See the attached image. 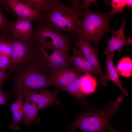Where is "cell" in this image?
Instances as JSON below:
<instances>
[{
	"label": "cell",
	"mask_w": 132,
	"mask_h": 132,
	"mask_svg": "<svg viewBox=\"0 0 132 132\" xmlns=\"http://www.w3.org/2000/svg\"><path fill=\"white\" fill-rule=\"evenodd\" d=\"M123 98L122 95H119L103 109L91 108L85 111L67 127L78 128L81 132H107L111 118L121 107Z\"/></svg>",
	"instance_id": "cell-1"
},
{
	"label": "cell",
	"mask_w": 132,
	"mask_h": 132,
	"mask_svg": "<svg viewBox=\"0 0 132 132\" xmlns=\"http://www.w3.org/2000/svg\"><path fill=\"white\" fill-rule=\"evenodd\" d=\"M71 1L72 5L69 7L56 0L48 11L41 14L42 20L51 23L72 38L75 36L80 17L85 10L80 0Z\"/></svg>",
	"instance_id": "cell-2"
},
{
	"label": "cell",
	"mask_w": 132,
	"mask_h": 132,
	"mask_svg": "<svg viewBox=\"0 0 132 132\" xmlns=\"http://www.w3.org/2000/svg\"><path fill=\"white\" fill-rule=\"evenodd\" d=\"M46 72L35 59L16 72L11 93L18 95L26 90H47L50 86Z\"/></svg>",
	"instance_id": "cell-3"
},
{
	"label": "cell",
	"mask_w": 132,
	"mask_h": 132,
	"mask_svg": "<svg viewBox=\"0 0 132 132\" xmlns=\"http://www.w3.org/2000/svg\"><path fill=\"white\" fill-rule=\"evenodd\" d=\"M80 19L75 36L78 39L92 42L96 44L106 32L112 30L108 14L85 10Z\"/></svg>",
	"instance_id": "cell-4"
},
{
	"label": "cell",
	"mask_w": 132,
	"mask_h": 132,
	"mask_svg": "<svg viewBox=\"0 0 132 132\" xmlns=\"http://www.w3.org/2000/svg\"><path fill=\"white\" fill-rule=\"evenodd\" d=\"M72 38L52 24L42 20L36 22L31 40L68 51L72 48Z\"/></svg>",
	"instance_id": "cell-5"
},
{
	"label": "cell",
	"mask_w": 132,
	"mask_h": 132,
	"mask_svg": "<svg viewBox=\"0 0 132 132\" xmlns=\"http://www.w3.org/2000/svg\"><path fill=\"white\" fill-rule=\"evenodd\" d=\"M36 59L46 71L66 66H72L68 51L44 44L34 42Z\"/></svg>",
	"instance_id": "cell-6"
},
{
	"label": "cell",
	"mask_w": 132,
	"mask_h": 132,
	"mask_svg": "<svg viewBox=\"0 0 132 132\" xmlns=\"http://www.w3.org/2000/svg\"><path fill=\"white\" fill-rule=\"evenodd\" d=\"M11 40V49L7 70L16 72L35 59V49L33 42L31 40L27 41Z\"/></svg>",
	"instance_id": "cell-7"
},
{
	"label": "cell",
	"mask_w": 132,
	"mask_h": 132,
	"mask_svg": "<svg viewBox=\"0 0 132 132\" xmlns=\"http://www.w3.org/2000/svg\"><path fill=\"white\" fill-rule=\"evenodd\" d=\"M61 91L57 88L52 91L38 90H26L20 93L25 100L34 104L39 110H42L52 105H60V101L57 96Z\"/></svg>",
	"instance_id": "cell-8"
},
{
	"label": "cell",
	"mask_w": 132,
	"mask_h": 132,
	"mask_svg": "<svg viewBox=\"0 0 132 132\" xmlns=\"http://www.w3.org/2000/svg\"><path fill=\"white\" fill-rule=\"evenodd\" d=\"M49 72L50 86L59 88L67 86L75 79L81 77L83 74L72 66L53 68L50 70Z\"/></svg>",
	"instance_id": "cell-9"
},
{
	"label": "cell",
	"mask_w": 132,
	"mask_h": 132,
	"mask_svg": "<svg viewBox=\"0 0 132 132\" xmlns=\"http://www.w3.org/2000/svg\"><path fill=\"white\" fill-rule=\"evenodd\" d=\"M74 43L79 48L85 58L96 70L99 76L102 85L106 86L109 80L107 75L103 72L101 68L98 58V49L92 46L89 41L78 39Z\"/></svg>",
	"instance_id": "cell-10"
},
{
	"label": "cell",
	"mask_w": 132,
	"mask_h": 132,
	"mask_svg": "<svg viewBox=\"0 0 132 132\" xmlns=\"http://www.w3.org/2000/svg\"><path fill=\"white\" fill-rule=\"evenodd\" d=\"M0 3L9 6L17 19L27 20L35 22L42 20L41 13L33 10L21 0H0Z\"/></svg>",
	"instance_id": "cell-11"
},
{
	"label": "cell",
	"mask_w": 132,
	"mask_h": 132,
	"mask_svg": "<svg viewBox=\"0 0 132 132\" xmlns=\"http://www.w3.org/2000/svg\"><path fill=\"white\" fill-rule=\"evenodd\" d=\"M32 22L22 19L11 21L10 35L8 38L22 41L30 40L34 30Z\"/></svg>",
	"instance_id": "cell-12"
},
{
	"label": "cell",
	"mask_w": 132,
	"mask_h": 132,
	"mask_svg": "<svg viewBox=\"0 0 132 132\" xmlns=\"http://www.w3.org/2000/svg\"><path fill=\"white\" fill-rule=\"evenodd\" d=\"M126 21L122 20L121 27L116 31L111 32L112 37L107 41L108 45L104 54L108 55L114 54L115 51L121 52V48L124 46L131 45L132 43L131 38L125 36L124 27Z\"/></svg>",
	"instance_id": "cell-13"
},
{
	"label": "cell",
	"mask_w": 132,
	"mask_h": 132,
	"mask_svg": "<svg viewBox=\"0 0 132 132\" xmlns=\"http://www.w3.org/2000/svg\"><path fill=\"white\" fill-rule=\"evenodd\" d=\"M78 48L75 45L71 50L73 55L70 57V61L72 65L82 74H98L96 70Z\"/></svg>",
	"instance_id": "cell-14"
},
{
	"label": "cell",
	"mask_w": 132,
	"mask_h": 132,
	"mask_svg": "<svg viewBox=\"0 0 132 132\" xmlns=\"http://www.w3.org/2000/svg\"><path fill=\"white\" fill-rule=\"evenodd\" d=\"M23 98L21 93L18 95V97L10 106L12 113L13 122L9 125L10 129L14 131L20 129L19 124L23 116Z\"/></svg>",
	"instance_id": "cell-15"
},
{
	"label": "cell",
	"mask_w": 132,
	"mask_h": 132,
	"mask_svg": "<svg viewBox=\"0 0 132 132\" xmlns=\"http://www.w3.org/2000/svg\"><path fill=\"white\" fill-rule=\"evenodd\" d=\"M39 110L33 104L25 100L23 105V116L21 122L27 128L33 123L38 124L40 119L37 117Z\"/></svg>",
	"instance_id": "cell-16"
},
{
	"label": "cell",
	"mask_w": 132,
	"mask_h": 132,
	"mask_svg": "<svg viewBox=\"0 0 132 132\" xmlns=\"http://www.w3.org/2000/svg\"><path fill=\"white\" fill-rule=\"evenodd\" d=\"M114 54L109 55L107 56L106 64L107 71V75L109 81H111L120 88L124 96L128 95V91L124 88L121 85L116 68L113 65V59Z\"/></svg>",
	"instance_id": "cell-17"
},
{
	"label": "cell",
	"mask_w": 132,
	"mask_h": 132,
	"mask_svg": "<svg viewBox=\"0 0 132 132\" xmlns=\"http://www.w3.org/2000/svg\"><path fill=\"white\" fill-rule=\"evenodd\" d=\"M80 77L75 78L67 86L59 88L61 91L68 92L75 99L86 105L87 104L86 96L82 92L80 89Z\"/></svg>",
	"instance_id": "cell-18"
},
{
	"label": "cell",
	"mask_w": 132,
	"mask_h": 132,
	"mask_svg": "<svg viewBox=\"0 0 132 132\" xmlns=\"http://www.w3.org/2000/svg\"><path fill=\"white\" fill-rule=\"evenodd\" d=\"M97 84V81L95 78L90 74H84L80 77V90L86 96L92 93L94 91Z\"/></svg>",
	"instance_id": "cell-19"
},
{
	"label": "cell",
	"mask_w": 132,
	"mask_h": 132,
	"mask_svg": "<svg viewBox=\"0 0 132 132\" xmlns=\"http://www.w3.org/2000/svg\"><path fill=\"white\" fill-rule=\"evenodd\" d=\"M21 0L40 13L48 11L56 1V0Z\"/></svg>",
	"instance_id": "cell-20"
},
{
	"label": "cell",
	"mask_w": 132,
	"mask_h": 132,
	"mask_svg": "<svg viewBox=\"0 0 132 132\" xmlns=\"http://www.w3.org/2000/svg\"><path fill=\"white\" fill-rule=\"evenodd\" d=\"M116 71L121 76L128 77L132 74V60L130 58L125 57L122 59L118 63Z\"/></svg>",
	"instance_id": "cell-21"
},
{
	"label": "cell",
	"mask_w": 132,
	"mask_h": 132,
	"mask_svg": "<svg viewBox=\"0 0 132 132\" xmlns=\"http://www.w3.org/2000/svg\"><path fill=\"white\" fill-rule=\"evenodd\" d=\"M111 4L112 10L108 14L110 16H111L115 14L121 13L126 6H132V0H112Z\"/></svg>",
	"instance_id": "cell-22"
},
{
	"label": "cell",
	"mask_w": 132,
	"mask_h": 132,
	"mask_svg": "<svg viewBox=\"0 0 132 132\" xmlns=\"http://www.w3.org/2000/svg\"><path fill=\"white\" fill-rule=\"evenodd\" d=\"M0 3V33L9 37L10 35L11 22L5 17L1 8Z\"/></svg>",
	"instance_id": "cell-23"
},
{
	"label": "cell",
	"mask_w": 132,
	"mask_h": 132,
	"mask_svg": "<svg viewBox=\"0 0 132 132\" xmlns=\"http://www.w3.org/2000/svg\"><path fill=\"white\" fill-rule=\"evenodd\" d=\"M11 40L7 38L0 44V54L10 58L11 49Z\"/></svg>",
	"instance_id": "cell-24"
},
{
	"label": "cell",
	"mask_w": 132,
	"mask_h": 132,
	"mask_svg": "<svg viewBox=\"0 0 132 132\" xmlns=\"http://www.w3.org/2000/svg\"><path fill=\"white\" fill-rule=\"evenodd\" d=\"M10 63V58L0 54V70L6 71Z\"/></svg>",
	"instance_id": "cell-25"
},
{
	"label": "cell",
	"mask_w": 132,
	"mask_h": 132,
	"mask_svg": "<svg viewBox=\"0 0 132 132\" xmlns=\"http://www.w3.org/2000/svg\"><path fill=\"white\" fill-rule=\"evenodd\" d=\"M8 99L7 93H6L2 88V86H0V104L5 105L7 104Z\"/></svg>",
	"instance_id": "cell-26"
},
{
	"label": "cell",
	"mask_w": 132,
	"mask_h": 132,
	"mask_svg": "<svg viewBox=\"0 0 132 132\" xmlns=\"http://www.w3.org/2000/svg\"><path fill=\"white\" fill-rule=\"evenodd\" d=\"M11 73L9 71L6 72L0 70V86L5 80L9 78Z\"/></svg>",
	"instance_id": "cell-27"
},
{
	"label": "cell",
	"mask_w": 132,
	"mask_h": 132,
	"mask_svg": "<svg viewBox=\"0 0 132 132\" xmlns=\"http://www.w3.org/2000/svg\"><path fill=\"white\" fill-rule=\"evenodd\" d=\"M107 132H132V131L128 132H123L118 131L113 126L110 125Z\"/></svg>",
	"instance_id": "cell-28"
},
{
	"label": "cell",
	"mask_w": 132,
	"mask_h": 132,
	"mask_svg": "<svg viewBox=\"0 0 132 132\" xmlns=\"http://www.w3.org/2000/svg\"><path fill=\"white\" fill-rule=\"evenodd\" d=\"M8 37L2 34H0V44L5 40Z\"/></svg>",
	"instance_id": "cell-29"
},
{
	"label": "cell",
	"mask_w": 132,
	"mask_h": 132,
	"mask_svg": "<svg viewBox=\"0 0 132 132\" xmlns=\"http://www.w3.org/2000/svg\"><path fill=\"white\" fill-rule=\"evenodd\" d=\"M70 130L68 132H81L77 131L76 129V128H69Z\"/></svg>",
	"instance_id": "cell-30"
}]
</instances>
